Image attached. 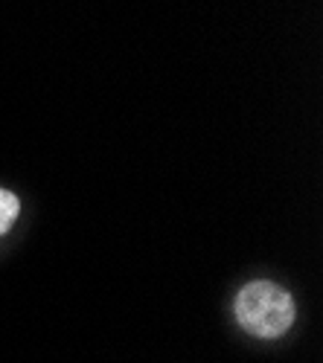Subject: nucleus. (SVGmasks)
Returning <instances> with one entry per match:
<instances>
[{"label":"nucleus","mask_w":323,"mask_h":363,"mask_svg":"<svg viewBox=\"0 0 323 363\" xmlns=\"http://www.w3.org/2000/svg\"><path fill=\"white\" fill-rule=\"evenodd\" d=\"M233 311H236L239 325L251 337L277 340L295 323V299L280 285L256 279L239 291Z\"/></svg>","instance_id":"obj_1"},{"label":"nucleus","mask_w":323,"mask_h":363,"mask_svg":"<svg viewBox=\"0 0 323 363\" xmlns=\"http://www.w3.org/2000/svg\"><path fill=\"white\" fill-rule=\"evenodd\" d=\"M18 213H21V201L9 189H0V235L15 224Z\"/></svg>","instance_id":"obj_2"}]
</instances>
